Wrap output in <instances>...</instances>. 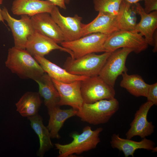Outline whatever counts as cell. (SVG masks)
Masks as SVG:
<instances>
[{
    "label": "cell",
    "instance_id": "cell-1",
    "mask_svg": "<svg viewBox=\"0 0 157 157\" xmlns=\"http://www.w3.org/2000/svg\"><path fill=\"white\" fill-rule=\"evenodd\" d=\"M6 67L22 79L35 80L45 72L34 58L26 49L14 46L8 50Z\"/></svg>",
    "mask_w": 157,
    "mask_h": 157
},
{
    "label": "cell",
    "instance_id": "cell-2",
    "mask_svg": "<svg viewBox=\"0 0 157 157\" xmlns=\"http://www.w3.org/2000/svg\"><path fill=\"white\" fill-rule=\"evenodd\" d=\"M102 127L92 130L90 126L84 127L82 133L79 134L76 133L70 135L73 138L70 143L65 144L58 143L54 144L56 149L59 151L58 157H68L74 154H80L96 148L100 142L99 137L103 131Z\"/></svg>",
    "mask_w": 157,
    "mask_h": 157
},
{
    "label": "cell",
    "instance_id": "cell-3",
    "mask_svg": "<svg viewBox=\"0 0 157 157\" xmlns=\"http://www.w3.org/2000/svg\"><path fill=\"white\" fill-rule=\"evenodd\" d=\"M119 107V101L115 98L91 104L83 103L81 108L77 110L76 115L81 121L90 124H104L109 121Z\"/></svg>",
    "mask_w": 157,
    "mask_h": 157
},
{
    "label": "cell",
    "instance_id": "cell-4",
    "mask_svg": "<svg viewBox=\"0 0 157 157\" xmlns=\"http://www.w3.org/2000/svg\"><path fill=\"white\" fill-rule=\"evenodd\" d=\"M111 53L105 52L100 55L92 53L77 58L68 57L65 62L64 68L74 75L88 77L98 76Z\"/></svg>",
    "mask_w": 157,
    "mask_h": 157
},
{
    "label": "cell",
    "instance_id": "cell-5",
    "mask_svg": "<svg viewBox=\"0 0 157 157\" xmlns=\"http://www.w3.org/2000/svg\"><path fill=\"white\" fill-rule=\"evenodd\" d=\"M148 44L144 37L135 31L119 30L110 35L104 45L105 52H112L121 48L131 49L139 53L145 50Z\"/></svg>",
    "mask_w": 157,
    "mask_h": 157
},
{
    "label": "cell",
    "instance_id": "cell-6",
    "mask_svg": "<svg viewBox=\"0 0 157 157\" xmlns=\"http://www.w3.org/2000/svg\"><path fill=\"white\" fill-rule=\"evenodd\" d=\"M109 35L92 33L74 41L63 42L60 44L61 46L72 51L73 58H77L89 53L105 52L104 44Z\"/></svg>",
    "mask_w": 157,
    "mask_h": 157
},
{
    "label": "cell",
    "instance_id": "cell-7",
    "mask_svg": "<svg viewBox=\"0 0 157 157\" xmlns=\"http://www.w3.org/2000/svg\"><path fill=\"white\" fill-rule=\"evenodd\" d=\"M132 52L131 49L121 48L111 52L98 76L108 85L114 88L117 77L127 72L126 62L127 56Z\"/></svg>",
    "mask_w": 157,
    "mask_h": 157
},
{
    "label": "cell",
    "instance_id": "cell-8",
    "mask_svg": "<svg viewBox=\"0 0 157 157\" xmlns=\"http://www.w3.org/2000/svg\"><path fill=\"white\" fill-rule=\"evenodd\" d=\"M81 91L83 103L87 104L110 99L115 98V94L114 88L108 85L99 76L81 81Z\"/></svg>",
    "mask_w": 157,
    "mask_h": 157
},
{
    "label": "cell",
    "instance_id": "cell-9",
    "mask_svg": "<svg viewBox=\"0 0 157 157\" xmlns=\"http://www.w3.org/2000/svg\"><path fill=\"white\" fill-rule=\"evenodd\" d=\"M1 14L3 19L6 22L11 30L14 39V47L26 49L29 38L35 31L30 17L23 15L21 16L20 19H16L10 15L6 7L1 9Z\"/></svg>",
    "mask_w": 157,
    "mask_h": 157
},
{
    "label": "cell",
    "instance_id": "cell-10",
    "mask_svg": "<svg viewBox=\"0 0 157 157\" xmlns=\"http://www.w3.org/2000/svg\"><path fill=\"white\" fill-rule=\"evenodd\" d=\"M50 14L61 30L65 38L64 41H72L82 37L84 24L81 22L82 17L77 14L73 17L64 16L56 6Z\"/></svg>",
    "mask_w": 157,
    "mask_h": 157
},
{
    "label": "cell",
    "instance_id": "cell-11",
    "mask_svg": "<svg viewBox=\"0 0 157 157\" xmlns=\"http://www.w3.org/2000/svg\"><path fill=\"white\" fill-rule=\"evenodd\" d=\"M153 105L152 102L147 101L140 106L130 124V129L126 133V138L131 139L136 136L143 138L153 133L155 126L152 122L147 119L148 112Z\"/></svg>",
    "mask_w": 157,
    "mask_h": 157
},
{
    "label": "cell",
    "instance_id": "cell-12",
    "mask_svg": "<svg viewBox=\"0 0 157 157\" xmlns=\"http://www.w3.org/2000/svg\"><path fill=\"white\" fill-rule=\"evenodd\" d=\"M58 44L49 38L35 31L29 38L26 49L33 57H44L53 50H59L68 53L73 58L72 51Z\"/></svg>",
    "mask_w": 157,
    "mask_h": 157
},
{
    "label": "cell",
    "instance_id": "cell-13",
    "mask_svg": "<svg viewBox=\"0 0 157 157\" xmlns=\"http://www.w3.org/2000/svg\"><path fill=\"white\" fill-rule=\"evenodd\" d=\"M52 79L60 95V106L67 105L80 110L83 103L81 91V81L66 83Z\"/></svg>",
    "mask_w": 157,
    "mask_h": 157
},
{
    "label": "cell",
    "instance_id": "cell-14",
    "mask_svg": "<svg viewBox=\"0 0 157 157\" xmlns=\"http://www.w3.org/2000/svg\"><path fill=\"white\" fill-rule=\"evenodd\" d=\"M35 31L53 40L57 44L65 41L60 28L48 13H42L30 17Z\"/></svg>",
    "mask_w": 157,
    "mask_h": 157
},
{
    "label": "cell",
    "instance_id": "cell-15",
    "mask_svg": "<svg viewBox=\"0 0 157 157\" xmlns=\"http://www.w3.org/2000/svg\"><path fill=\"white\" fill-rule=\"evenodd\" d=\"M119 30L117 16L100 12L92 21L88 24H83L82 37L94 33L110 35Z\"/></svg>",
    "mask_w": 157,
    "mask_h": 157
},
{
    "label": "cell",
    "instance_id": "cell-16",
    "mask_svg": "<svg viewBox=\"0 0 157 157\" xmlns=\"http://www.w3.org/2000/svg\"><path fill=\"white\" fill-rule=\"evenodd\" d=\"M54 6L47 0H14L11 10L15 15H26L31 17L42 13H50Z\"/></svg>",
    "mask_w": 157,
    "mask_h": 157
},
{
    "label": "cell",
    "instance_id": "cell-17",
    "mask_svg": "<svg viewBox=\"0 0 157 157\" xmlns=\"http://www.w3.org/2000/svg\"><path fill=\"white\" fill-rule=\"evenodd\" d=\"M110 143L113 148L122 151L125 157L130 156L133 157L135 151L139 149L151 150L154 152L157 151V147H154V142L146 138L138 142L121 138L119 134L114 133L111 136Z\"/></svg>",
    "mask_w": 157,
    "mask_h": 157
},
{
    "label": "cell",
    "instance_id": "cell-18",
    "mask_svg": "<svg viewBox=\"0 0 157 157\" xmlns=\"http://www.w3.org/2000/svg\"><path fill=\"white\" fill-rule=\"evenodd\" d=\"M135 5L137 14L140 16L141 19L137 24L135 30L144 37L148 45L153 46V36L157 28V11L147 13L138 2Z\"/></svg>",
    "mask_w": 157,
    "mask_h": 157
},
{
    "label": "cell",
    "instance_id": "cell-19",
    "mask_svg": "<svg viewBox=\"0 0 157 157\" xmlns=\"http://www.w3.org/2000/svg\"><path fill=\"white\" fill-rule=\"evenodd\" d=\"M41 66L45 72L52 79L66 83L83 80L88 77L74 75L70 74L65 69L61 68L44 57H33Z\"/></svg>",
    "mask_w": 157,
    "mask_h": 157
},
{
    "label": "cell",
    "instance_id": "cell-20",
    "mask_svg": "<svg viewBox=\"0 0 157 157\" xmlns=\"http://www.w3.org/2000/svg\"><path fill=\"white\" fill-rule=\"evenodd\" d=\"M60 106L47 108L49 116L48 124L47 126L51 138L59 139V132L64 123L68 118L76 115L77 110L72 108L62 109Z\"/></svg>",
    "mask_w": 157,
    "mask_h": 157
},
{
    "label": "cell",
    "instance_id": "cell-21",
    "mask_svg": "<svg viewBox=\"0 0 157 157\" xmlns=\"http://www.w3.org/2000/svg\"><path fill=\"white\" fill-rule=\"evenodd\" d=\"M34 81L38 85V93L43 98L44 105L47 108L60 106L59 94L48 75L45 72Z\"/></svg>",
    "mask_w": 157,
    "mask_h": 157
},
{
    "label": "cell",
    "instance_id": "cell-22",
    "mask_svg": "<svg viewBox=\"0 0 157 157\" xmlns=\"http://www.w3.org/2000/svg\"><path fill=\"white\" fill-rule=\"evenodd\" d=\"M27 119L30 121L32 128L39 138L40 147L37 153V155L43 157L46 152L53 147L49 131L44 125L42 117L38 114L28 117Z\"/></svg>",
    "mask_w": 157,
    "mask_h": 157
},
{
    "label": "cell",
    "instance_id": "cell-23",
    "mask_svg": "<svg viewBox=\"0 0 157 157\" xmlns=\"http://www.w3.org/2000/svg\"><path fill=\"white\" fill-rule=\"evenodd\" d=\"M42 103L38 92H27L15 104L16 110L23 117L32 116L38 114Z\"/></svg>",
    "mask_w": 157,
    "mask_h": 157
},
{
    "label": "cell",
    "instance_id": "cell-24",
    "mask_svg": "<svg viewBox=\"0 0 157 157\" xmlns=\"http://www.w3.org/2000/svg\"><path fill=\"white\" fill-rule=\"evenodd\" d=\"M122 75V78L120 84L121 87L135 96L147 97L149 84L144 81L140 76L137 74L129 75L127 72Z\"/></svg>",
    "mask_w": 157,
    "mask_h": 157
},
{
    "label": "cell",
    "instance_id": "cell-25",
    "mask_svg": "<svg viewBox=\"0 0 157 157\" xmlns=\"http://www.w3.org/2000/svg\"><path fill=\"white\" fill-rule=\"evenodd\" d=\"M137 14L135 3L131 4L122 0L117 15L119 30L135 31L137 24Z\"/></svg>",
    "mask_w": 157,
    "mask_h": 157
},
{
    "label": "cell",
    "instance_id": "cell-26",
    "mask_svg": "<svg viewBox=\"0 0 157 157\" xmlns=\"http://www.w3.org/2000/svg\"><path fill=\"white\" fill-rule=\"evenodd\" d=\"M122 0H93L94 9L98 12L117 16Z\"/></svg>",
    "mask_w": 157,
    "mask_h": 157
},
{
    "label": "cell",
    "instance_id": "cell-27",
    "mask_svg": "<svg viewBox=\"0 0 157 157\" xmlns=\"http://www.w3.org/2000/svg\"><path fill=\"white\" fill-rule=\"evenodd\" d=\"M147 101L152 102L154 105H157V83L149 84L147 96Z\"/></svg>",
    "mask_w": 157,
    "mask_h": 157
},
{
    "label": "cell",
    "instance_id": "cell-28",
    "mask_svg": "<svg viewBox=\"0 0 157 157\" xmlns=\"http://www.w3.org/2000/svg\"><path fill=\"white\" fill-rule=\"evenodd\" d=\"M144 12L149 13L155 11H157V0H144Z\"/></svg>",
    "mask_w": 157,
    "mask_h": 157
},
{
    "label": "cell",
    "instance_id": "cell-29",
    "mask_svg": "<svg viewBox=\"0 0 157 157\" xmlns=\"http://www.w3.org/2000/svg\"><path fill=\"white\" fill-rule=\"evenodd\" d=\"M53 3L55 6H58L60 8L65 10L66 9L64 0H47Z\"/></svg>",
    "mask_w": 157,
    "mask_h": 157
},
{
    "label": "cell",
    "instance_id": "cell-30",
    "mask_svg": "<svg viewBox=\"0 0 157 157\" xmlns=\"http://www.w3.org/2000/svg\"><path fill=\"white\" fill-rule=\"evenodd\" d=\"M153 44L154 48L152 51L154 53L157 51V31L156 29L154 31L153 36Z\"/></svg>",
    "mask_w": 157,
    "mask_h": 157
},
{
    "label": "cell",
    "instance_id": "cell-31",
    "mask_svg": "<svg viewBox=\"0 0 157 157\" xmlns=\"http://www.w3.org/2000/svg\"><path fill=\"white\" fill-rule=\"evenodd\" d=\"M122 1H125L127 3H131L134 4L142 0H122Z\"/></svg>",
    "mask_w": 157,
    "mask_h": 157
},
{
    "label": "cell",
    "instance_id": "cell-32",
    "mask_svg": "<svg viewBox=\"0 0 157 157\" xmlns=\"http://www.w3.org/2000/svg\"><path fill=\"white\" fill-rule=\"evenodd\" d=\"M4 0H0V5L2 4ZM1 9L0 7V22L4 23V20L3 19L1 14Z\"/></svg>",
    "mask_w": 157,
    "mask_h": 157
},
{
    "label": "cell",
    "instance_id": "cell-33",
    "mask_svg": "<svg viewBox=\"0 0 157 157\" xmlns=\"http://www.w3.org/2000/svg\"><path fill=\"white\" fill-rule=\"evenodd\" d=\"M70 0H64L65 4H68L70 3Z\"/></svg>",
    "mask_w": 157,
    "mask_h": 157
}]
</instances>
